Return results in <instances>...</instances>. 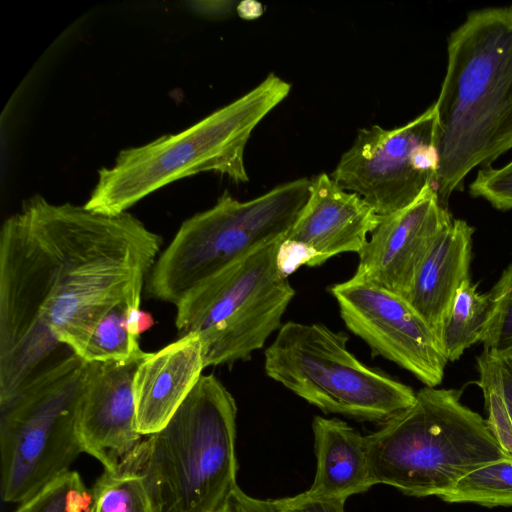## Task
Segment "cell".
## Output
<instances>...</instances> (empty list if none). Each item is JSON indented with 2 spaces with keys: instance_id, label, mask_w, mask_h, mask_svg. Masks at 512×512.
I'll return each mask as SVG.
<instances>
[{
  "instance_id": "1",
  "label": "cell",
  "mask_w": 512,
  "mask_h": 512,
  "mask_svg": "<svg viewBox=\"0 0 512 512\" xmlns=\"http://www.w3.org/2000/svg\"><path fill=\"white\" fill-rule=\"evenodd\" d=\"M161 244L128 211L24 200L0 231V403L75 354L111 309L141 300Z\"/></svg>"
},
{
  "instance_id": "2",
  "label": "cell",
  "mask_w": 512,
  "mask_h": 512,
  "mask_svg": "<svg viewBox=\"0 0 512 512\" xmlns=\"http://www.w3.org/2000/svg\"><path fill=\"white\" fill-rule=\"evenodd\" d=\"M434 103L443 205L466 176L512 149V6L469 13L448 39Z\"/></svg>"
},
{
  "instance_id": "3",
  "label": "cell",
  "mask_w": 512,
  "mask_h": 512,
  "mask_svg": "<svg viewBox=\"0 0 512 512\" xmlns=\"http://www.w3.org/2000/svg\"><path fill=\"white\" fill-rule=\"evenodd\" d=\"M237 405L202 374L174 415L122 463L143 479L153 512H218L238 486Z\"/></svg>"
},
{
  "instance_id": "4",
  "label": "cell",
  "mask_w": 512,
  "mask_h": 512,
  "mask_svg": "<svg viewBox=\"0 0 512 512\" xmlns=\"http://www.w3.org/2000/svg\"><path fill=\"white\" fill-rule=\"evenodd\" d=\"M290 90V83L271 73L248 93L187 129L121 150L112 167L98 171L97 183L83 206L101 214H121L156 190L201 172L247 182V142Z\"/></svg>"
},
{
  "instance_id": "5",
  "label": "cell",
  "mask_w": 512,
  "mask_h": 512,
  "mask_svg": "<svg viewBox=\"0 0 512 512\" xmlns=\"http://www.w3.org/2000/svg\"><path fill=\"white\" fill-rule=\"evenodd\" d=\"M461 390L425 387L414 402L365 436L373 485L439 497L469 472L507 455Z\"/></svg>"
},
{
  "instance_id": "6",
  "label": "cell",
  "mask_w": 512,
  "mask_h": 512,
  "mask_svg": "<svg viewBox=\"0 0 512 512\" xmlns=\"http://www.w3.org/2000/svg\"><path fill=\"white\" fill-rule=\"evenodd\" d=\"M310 187L311 180L300 178L248 201L225 191L213 207L182 223L147 278L148 295L177 306L215 274L283 240L304 207Z\"/></svg>"
},
{
  "instance_id": "7",
  "label": "cell",
  "mask_w": 512,
  "mask_h": 512,
  "mask_svg": "<svg viewBox=\"0 0 512 512\" xmlns=\"http://www.w3.org/2000/svg\"><path fill=\"white\" fill-rule=\"evenodd\" d=\"M348 340L323 324L288 321L265 350V373L326 414L384 423L408 408L413 389L358 360Z\"/></svg>"
},
{
  "instance_id": "8",
  "label": "cell",
  "mask_w": 512,
  "mask_h": 512,
  "mask_svg": "<svg viewBox=\"0 0 512 512\" xmlns=\"http://www.w3.org/2000/svg\"><path fill=\"white\" fill-rule=\"evenodd\" d=\"M281 242L228 266L176 306L179 337L199 334L205 368L249 360L281 328L282 317L295 296L279 267Z\"/></svg>"
},
{
  "instance_id": "9",
  "label": "cell",
  "mask_w": 512,
  "mask_h": 512,
  "mask_svg": "<svg viewBox=\"0 0 512 512\" xmlns=\"http://www.w3.org/2000/svg\"><path fill=\"white\" fill-rule=\"evenodd\" d=\"M86 361L72 354L0 403L1 494L21 503L82 453L74 404Z\"/></svg>"
},
{
  "instance_id": "10",
  "label": "cell",
  "mask_w": 512,
  "mask_h": 512,
  "mask_svg": "<svg viewBox=\"0 0 512 512\" xmlns=\"http://www.w3.org/2000/svg\"><path fill=\"white\" fill-rule=\"evenodd\" d=\"M436 125L432 104L403 126L362 128L331 177L380 216L402 210L427 188L436 186Z\"/></svg>"
},
{
  "instance_id": "11",
  "label": "cell",
  "mask_w": 512,
  "mask_h": 512,
  "mask_svg": "<svg viewBox=\"0 0 512 512\" xmlns=\"http://www.w3.org/2000/svg\"><path fill=\"white\" fill-rule=\"evenodd\" d=\"M346 327L374 356L409 371L427 387L442 382L448 362L435 331L400 295L356 279L330 288Z\"/></svg>"
},
{
  "instance_id": "12",
  "label": "cell",
  "mask_w": 512,
  "mask_h": 512,
  "mask_svg": "<svg viewBox=\"0 0 512 512\" xmlns=\"http://www.w3.org/2000/svg\"><path fill=\"white\" fill-rule=\"evenodd\" d=\"M149 354L142 350L125 360L86 362L74 404L75 426L82 451L106 471H115L142 441L133 381Z\"/></svg>"
},
{
  "instance_id": "13",
  "label": "cell",
  "mask_w": 512,
  "mask_h": 512,
  "mask_svg": "<svg viewBox=\"0 0 512 512\" xmlns=\"http://www.w3.org/2000/svg\"><path fill=\"white\" fill-rule=\"evenodd\" d=\"M453 220L435 186L427 188L409 206L381 216L353 277L405 298L431 245Z\"/></svg>"
},
{
  "instance_id": "14",
  "label": "cell",
  "mask_w": 512,
  "mask_h": 512,
  "mask_svg": "<svg viewBox=\"0 0 512 512\" xmlns=\"http://www.w3.org/2000/svg\"><path fill=\"white\" fill-rule=\"evenodd\" d=\"M381 219L359 195L322 173L311 180L309 197L284 240L308 255V267L347 252L359 253Z\"/></svg>"
},
{
  "instance_id": "15",
  "label": "cell",
  "mask_w": 512,
  "mask_h": 512,
  "mask_svg": "<svg viewBox=\"0 0 512 512\" xmlns=\"http://www.w3.org/2000/svg\"><path fill=\"white\" fill-rule=\"evenodd\" d=\"M205 368L198 333L150 353L136 370V425L143 436L162 429L197 384Z\"/></svg>"
},
{
  "instance_id": "16",
  "label": "cell",
  "mask_w": 512,
  "mask_h": 512,
  "mask_svg": "<svg viewBox=\"0 0 512 512\" xmlns=\"http://www.w3.org/2000/svg\"><path fill=\"white\" fill-rule=\"evenodd\" d=\"M473 233L465 220H453L431 245L405 297L436 335L457 289L470 277Z\"/></svg>"
},
{
  "instance_id": "17",
  "label": "cell",
  "mask_w": 512,
  "mask_h": 512,
  "mask_svg": "<svg viewBox=\"0 0 512 512\" xmlns=\"http://www.w3.org/2000/svg\"><path fill=\"white\" fill-rule=\"evenodd\" d=\"M316 473L309 490L319 497L346 500L373 486L365 436L338 418L312 422Z\"/></svg>"
},
{
  "instance_id": "18",
  "label": "cell",
  "mask_w": 512,
  "mask_h": 512,
  "mask_svg": "<svg viewBox=\"0 0 512 512\" xmlns=\"http://www.w3.org/2000/svg\"><path fill=\"white\" fill-rule=\"evenodd\" d=\"M489 293L482 294L470 277L462 282L442 318L437 337L448 361L480 342L492 312Z\"/></svg>"
},
{
  "instance_id": "19",
  "label": "cell",
  "mask_w": 512,
  "mask_h": 512,
  "mask_svg": "<svg viewBox=\"0 0 512 512\" xmlns=\"http://www.w3.org/2000/svg\"><path fill=\"white\" fill-rule=\"evenodd\" d=\"M478 386L491 431L512 432V349L484 351L477 357Z\"/></svg>"
},
{
  "instance_id": "20",
  "label": "cell",
  "mask_w": 512,
  "mask_h": 512,
  "mask_svg": "<svg viewBox=\"0 0 512 512\" xmlns=\"http://www.w3.org/2000/svg\"><path fill=\"white\" fill-rule=\"evenodd\" d=\"M438 498L447 503L512 506V456L469 472Z\"/></svg>"
},
{
  "instance_id": "21",
  "label": "cell",
  "mask_w": 512,
  "mask_h": 512,
  "mask_svg": "<svg viewBox=\"0 0 512 512\" xmlns=\"http://www.w3.org/2000/svg\"><path fill=\"white\" fill-rule=\"evenodd\" d=\"M140 300L127 301L111 309L93 326L76 355L86 362L125 360L142 351L139 338L126 326V312Z\"/></svg>"
},
{
  "instance_id": "22",
  "label": "cell",
  "mask_w": 512,
  "mask_h": 512,
  "mask_svg": "<svg viewBox=\"0 0 512 512\" xmlns=\"http://www.w3.org/2000/svg\"><path fill=\"white\" fill-rule=\"evenodd\" d=\"M90 491L88 512H153L142 477L123 463L104 470Z\"/></svg>"
},
{
  "instance_id": "23",
  "label": "cell",
  "mask_w": 512,
  "mask_h": 512,
  "mask_svg": "<svg viewBox=\"0 0 512 512\" xmlns=\"http://www.w3.org/2000/svg\"><path fill=\"white\" fill-rule=\"evenodd\" d=\"M91 491L76 471L59 476L13 512H88Z\"/></svg>"
},
{
  "instance_id": "24",
  "label": "cell",
  "mask_w": 512,
  "mask_h": 512,
  "mask_svg": "<svg viewBox=\"0 0 512 512\" xmlns=\"http://www.w3.org/2000/svg\"><path fill=\"white\" fill-rule=\"evenodd\" d=\"M492 312L481 338L484 351L512 349V263L489 292Z\"/></svg>"
},
{
  "instance_id": "25",
  "label": "cell",
  "mask_w": 512,
  "mask_h": 512,
  "mask_svg": "<svg viewBox=\"0 0 512 512\" xmlns=\"http://www.w3.org/2000/svg\"><path fill=\"white\" fill-rule=\"evenodd\" d=\"M474 197H481L499 210L512 209V165L484 167L469 185Z\"/></svg>"
},
{
  "instance_id": "26",
  "label": "cell",
  "mask_w": 512,
  "mask_h": 512,
  "mask_svg": "<svg viewBox=\"0 0 512 512\" xmlns=\"http://www.w3.org/2000/svg\"><path fill=\"white\" fill-rule=\"evenodd\" d=\"M269 501L275 512H345L346 500L319 497L305 491L292 497Z\"/></svg>"
},
{
  "instance_id": "27",
  "label": "cell",
  "mask_w": 512,
  "mask_h": 512,
  "mask_svg": "<svg viewBox=\"0 0 512 512\" xmlns=\"http://www.w3.org/2000/svg\"><path fill=\"white\" fill-rule=\"evenodd\" d=\"M235 512H275L269 500L248 496L238 486L229 497Z\"/></svg>"
},
{
  "instance_id": "28",
  "label": "cell",
  "mask_w": 512,
  "mask_h": 512,
  "mask_svg": "<svg viewBox=\"0 0 512 512\" xmlns=\"http://www.w3.org/2000/svg\"><path fill=\"white\" fill-rule=\"evenodd\" d=\"M237 13L241 18L251 20L258 18L263 13V6L261 3L254 1V0H248V1H242L238 4Z\"/></svg>"
},
{
  "instance_id": "29",
  "label": "cell",
  "mask_w": 512,
  "mask_h": 512,
  "mask_svg": "<svg viewBox=\"0 0 512 512\" xmlns=\"http://www.w3.org/2000/svg\"><path fill=\"white\" fill-rule=\"evenodd\" d=\"M218 512H235L232 504L229 501V498H228L227 502L225 503V505Z\"/></svg>"
},
{
  "instance_id": "30",
  "label": "cell",
  "mask_w": 512,
  "mask_h": 512,
  "mask_svg": "<svg viewBox=\"0 0 512 512\" xmlns=\"http://www.w3.org/2000/svg\"><path fill=\"white\" fill-rule=\"evenodd\" d=\"M508 164L512 165V161H511V162H509Z\"/></svg>"
}]
</instances>
